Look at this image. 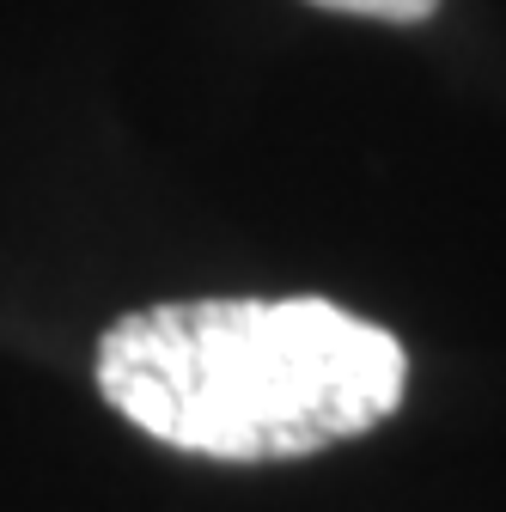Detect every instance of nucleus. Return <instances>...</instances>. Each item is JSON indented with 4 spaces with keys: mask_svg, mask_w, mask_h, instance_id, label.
<instances>
[{
    "mask_svg": "<svg viewBox=\"0 0 506 512\" xmlns=\"http://www.w3.org/2000/svg\"><path fill=\"white\" fill-rule=\"evenodd\" d=\"M311 7L330 13H360V19H385V25H421L439 0H311Z\"/></svg>",
    "mask_w": 506,
    "mask_h": 512,
    "instance_id": "2",
    "label": "nucleus"
},
{
    "mask_svg": "<svg viewBox=\"0 0 506 512\" xmlns=\"http://www.w3.org/2000/svg\"><path fill=\"white\" fill-rule=\"evenodd\" d=\"M409 354L330 299H183L116 317L98 342L104 403L159 445L220 464L311 458L403 403Z\"/></svg>",
    "mask_w": 506,
    "mask_h": 512,
    "instance_id": "1",
    "label": "nucleus"
}]
</instances>
